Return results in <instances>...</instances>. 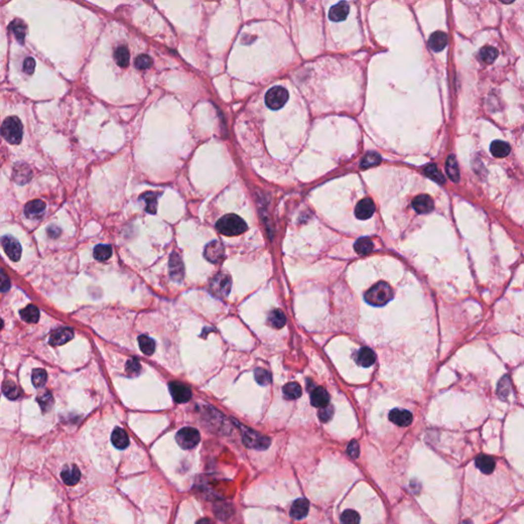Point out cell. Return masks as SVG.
<instances>
[{
  "label": "cell",
  "mask_w": 524,
  "mask_h": 524,
  "mask_svg": "<svg viewBox=\"0 0 524 524\" xmlns=\"http://www.w3.org/2000/svg\"><path fill=\"white\" fill-rule=\"evenodd\" d=\"M216 228L220 234L227 237H232L243 234L248 229V226H247L246 222L240 216L236 214H227L222 216L217 221Z\"/></svg>",
  "instance_id": "obj_1"
},
{
  "label": "cell",
  "mask_w": 524,
  "mask_h": 524,
  "mask_svg": "<svg viewBox=\"0 0 524 524\" xmlns=\"http://www.w3.org/2000/svg\"><path fill=\"white\" fill-rule=\"evenodd\" d=\"M393 290L385 282L374 285L365 294V300L373 306H384L393 298Z\"/></svg>",
  "instance_id": "obj_2"
},
{
  "label": "cell",
  "mask_w": 524,
  "mask_h": 524,
  "mask_svg": "<svg viewBox=\"0 0 524 524\" xmlns=\"http://www.w3.org/2000/svg\"><path fill=\"white\" fill-rule=\"evenodd\" d=\"M2 137L11 144H18L23 137V125L18 117H7L1 126Z\"/></svg>",
  "instance_id": "obj_3"
},
{
  "label": "cell",
  "mask_w": 524,
  "mask_h": 524,
  "mask_svg": "<svg viewBox=\"0 0 524 524\" xmlns=\"http://www.w3.org/2000/svg\"><path fill=\"white\" fill-rule=\"evenodd\" d=\"M238 425L242 430L243 442L246 446L259 449V450H264L268 448V446L270 445V439L267 437V436H264L258 432H255L254 430L247 428L244 425H240V424Z\"/></svg>",
  "instance_id": "obj_4"
},
{
  "label": "cell",
  "mask_w": 524,
  "mask_h": 524,
  "mask_svg": "<svg viewBox=\"0 0 524 524\" xmlns=\"http://www.w3.org/2000/svg\"><path fill=\"white\" fill-rule=\"evenodd\" d=\"M289 99L288 90L282 86H274L265 94V104L271 110L282 109Z\"/></svg>",
  "instance_id": "obj_5"
},
{
  "label": "cell",
  "mask_w": 524,
  "mask_h": 524,
  "mask_svg": "<svg viewBox=\"0 0 524 524\" xmlns=\"http://www.w3.org/2000/svg\"><path fill=\"white\" fill-rule=\"evenodd\" d=\"M201 436L197 429L193 427H184L180 429L176 435L175 440L177 444L183 449H192L200 442Z\"/></svg>",
  "instance_id": "obj_6"
},
{
  "label": "cell",
  "mask_w": 524,
  "mask_h": 524,
  "mask_svg": "<svg viewBox=\"0 0 524 524\" xmlns=\"http://www.w3.org/2000/svg\"><path fill=\"white\" fill-rule=\"evenodd\" d=\"M231 279L227 273L219 272L212 279L210 283L211 293L219 298H225L230 292Z\"/></svg>",
  "instance_id": "obj_7"
},
{
  "label": "cell",
  "mask_w": 524,
  "mask_h": 524,
  "mask_svg": "<svg viewBox=\"0 0 524 524\" xmlns=\"http://www.w3.org/2000/svg\"><path fill=\"white\" fill-rule=\"evenodd\" d=\"M169 390L173 399L178 403L187 402L192 397L191 388L183 383L173 381L169 384Z\"/></svg>",
  "instance_id": "obj_8"
},
{
  "label": "cell",
  "mask_w": 524,
  "mask_h": 524,
  "mask_svg": "<svg viewBox=\"0 0 524 524\" xmlns=\"http://www.w3.org/2000/svg\"><path fill=\"white\" fill-rule=\"evenodd\" d=\"M224 255V247L219 241H213L209 243L206 246L205 250H204V256L212 263H218V262L223 260Z\"/></svg>",
  "instance_id": "obj_9"
},
{
  "label": "cell",
  "mask_w": 524,
  "mask_h": 524,
  "mask_svg": "<svg viewBox=\"0 0 524 524\" xmlns=\"http://www.w3.org/2000/svg\"><path fill=\"white\" fill-rule=\"evenodd\" d=\"M2 248L12 261H19L22 255V246L18 240L11 236H4L1 239Z\"/></svg>",
  "instance_id": "obj_10"
},
{
  "label": "cell",
  "mask_w": 524,
  "mask_h": 524,
  "mask_svg": "<svg viewBox=\"0 0 524 524\" xmlns=\"http://www.w3.org/2000/svg\"><path fill=\"white\" fill-rule=\"evenodd\" d=\"M74 337V330L69 327H62L51 332L49 343L52 346H61L68 343Z\"/></svg>",
  "instance_id": "obj_11"
},
{
  "label": "cell",
  "mask_w": 524,
  "mask_h": 524,
  "mask_svg": "<svg viewBox=\"0 0 524 524\" xmlns=\"http://www.w3.org/2000/svg\"><path fill=\"white\" fill-rule=\"evenodd\" d=\"M169 271H170L171 279L173 281H176V282L182 281L183 275H184V267H183V263H182L180 256L175 252H173L170 255Z\"/></svg>",
  "instance_id": "obj_12"
},
{
  "label": "cell",
  "mask_w": 524,
  "mask_h": 524,
  "mask_svg": "<svg viewBox=\"0 0 524 524\" xmlns=\"http://www.w3.org/2000/svg\"><path fill=\"white\" fill-rule=\"evenodd\" d=\"M375 210H376V207H375L373 200H371L370 198H365L357 203V205L355 206V209H354V214L358 219L366 220L373 216V214L375 213Z\"/></svg>",
  "instance_id": "obj_13"
},
{
  "label": "cell",
  "mask_w": 524,
  "mask_h": 524,
  "mask_svg": "<svg viewBox=\"0 0 524 524\" xmlns=\"http://www.w3.org/2000/svg\"><path fill=\"white\" fill-rule=\"evenodd\" d=\"M388 417L393 424H395L400 427L409 426L413 421V415L411 412L406 411V410H400V409L392 410L389 413Z\"/></svg>",
  "instance_id": "obj_14"
},
{
  "label": "cell",
  "mask_w": 524,
  "mask_h": 524,
  "mask_svg": "<svg viewBox=\"0 0 524 524\" xmlns=\"http://www.w3.org/2000/svg\"><path fill=\"white\" fill-rule=\"evenodd\" d=\"M46 208L45 203L41 200H33L27 203L25 206L24 212L25 215L30 218V219H37V218L41 217V215L44 213Z\"/></svg>",
  "instance_id": "obj_15"
},
{
  "label": "cell",
  "mask_w": 524,
  "mask_h": 524,
  "mask_svg": "<svg viewBox=\"0 0 524 524\" xmlns=\"http://www.w3.org/2000/svg\"><path fill=\"white\" fill-rule=\"evenodd\" d=\"M413 208L420 214H427L434 209V203L428 195H420L413 200Z\"/></svg>",
  "instance_id": "obj_16"
},
{
  "label": "cell",
  "mask_w": 524,
  "mask_h": 524,
  "mask_svg": "<svg viewBox=\"0 0 524 524\" xmlns=\"http://www.w3.org/2000/svg\"><path fill=\"white\" fill-rule=\"evenodd\" d=\"M32 177V171L27 164H17L13 168L12 178L18 184H25Z\"/></svg>",
  "instance_id": "obj_17"
},
{
  "label": "cell",
  "mask_w": 524,
  "mask_h": 524,
  "mask_svg": "<svg viewBox=\"0 0 524 524\" xmlns=\"http://www.w3.org/2000/svg\"><path fill=\"white\" fill-rule=\"evenodd\" d=\"M310 401L313 406L319 407V409H323V407L329 405L330 395H329L328 391L323 387L314 388L313 391L311 392Z\"/></svg>",
  "instance_id": "obj_18"
},
{
  "label": "cell",
  "mask_w": 524,
  "mask_h": 524,
  "mask_svg": "<svg viewBox=\"0 0 524 524\" xmlns=\"http://www.w3.org/2000/svg\"><path fill=\"white\" fill-rule=\"evenodd\" d=\"M355 361L357 362V365L363 368H370L376 361V354L372 349L368 347H362L356 353Z\"/></svg>",
  "instance_id": "obj_19"
},
{
  "label": "cell",
  "mask_w": 524,
  "mask_h": 524,
  "mask_svg": "<svg viewBox=\"0 0 524 524\" xmlns=\"http://www.w3.org/2000/svg\"><path fill=\"white\" fill-rule=\"evenodd\" d=\"M309 511V503L307 500L305 499H298L296 500L291 507L290 515L292 516L294 519H303L306 517Z\"/></svg>",
  "instance_id": "obj_20"
},
{
  "label": "cell",
  "mask_w": 524,
  "mask_h": 524,
  "mask_svg": "<svg viewBox=\"0 0 524 524\" xmlns=\"http://www.w3.org/2000/svg\"><path fill=\"white\" fill-rule=\"evenodd\" d=\"M349 10H350V7H349L347 2H339L331 7L329 11V18L333 22L344 21L348 16Z\"/></svg>",
  "instance_id": "obj_21"
},
{
  "label": "cell",
  "mask_w": 524,
  "mask_h": 524,
  "mask_svg": "<svg viewBox=\"0 0 524 524\" xmlns=\"http://www.w3.org/2000/svg\"><path fill=\"white\" fill-rule=\"evenodd\" d=\"M63 481L67 485H75L81 478V472L77 466H68L61 473Z\"/></svg>",
  "instance_id": "obj_22"
},
{
  "label": "cell",
  "mask_w": 524,
  "mask_h": 524,
  "mask_svg": "<svg viewBox=\"0 0 524 524\" xmlns=\"http://www.w3.org/2000/svg\"><path fill=\"white\" fill-rule=\"evenodd\" d=\"M447 44V35L444 32L437 31L429 38V46L433 51H441Z\"/></svg>",
  "instance_id": "obj_23"
},
{
  "label": "cell",
  "mask_w": 524,
  "mask_h": 524,
  "mask_svg": "<svg viewBox=\"0 0 524 524\" xmlns=\"http://www.w3.org/2000/svg\"><path fill=\"white\" fill-rule=\"evenodd\" d=\"M476 467L484 474H490L496 467V462L493 458L486 455H479L475 460Z\"/></svg>",
  "instance_id": "obj_24"
},
{
  "label": "cell",
  "mask_w": 524,
  "mask_h": 524,
  "mask_svg": "<svg viewBox=\"0 0 524 524\" xmlns=\"http://www.w3.org/2000/svg\"><path fill=\"white\" fill-rule=\"evenodd\" d=\"M111 439L115 447H117L119 449H125L129 445V437H128L127 433L125 432L124 429L119 428V427L114 429Z\"/></svg>",
  "instance_id": "obj_25"
},
{
  "label": "cell",
  "mask_w": 524,
  "mask_h": 524,
  "mask_svg": "<svg viewBox=\"0 0 524 524\" xmlns=\"http://www.w3.org/2000/svg\"><path fill=\"white\" fill-rule=\"evenodd\" d=\"M20 314H21L23 321L29 324H36L39 321V317H40L39 309L33 304L28 305L27 307L22 309L20 311Z\"/></svg>",
  "instance_id": "obj_26"
},
{
  "label": "cell",
  "mask_w": 524,
  "mask_h": 524,
  "mask_svg": "<svg viewBox=\"0 0 524 524\" xmlns=\"http://www.w3.org/2000/svg\"><path fill=\"white\" fill-rule=\"evenodd\" d=\"M445 170H446L448 177L452 179L454 182H458L460 180V170H459V167H458L457 159H456V157L454 155L448 156V158L446 160Z\"/></svg>",
  "instance_id": "obj_27"
},
{
  "label": "cell",
  "mask_w": 524,
  "mask_h": 524,
  "mask_svg": "<svg viewBox=\"0 0 524 524\" xmlns=\"http://www.w3.org/2000/svg\"><path fill=\"white\" fill-rule=\"evenodd\" d=\"M490 152L496 158H505L510 154V145L502 140H494L490 144Z\"/></svg>",
  "instance_id": "obj_28"
},
{
  "label": "cell",
  "mask_w": 524,
  "mask_h": 524,
  "mask_svg": "<svg viewBox=\"0 0 524 524\" xmlns=\"http://www.w3.org/2000/svg\"><path fill=\"white\" fill-rule=\"evenodd\" d=\"M114 57L116 63L121 68H126L130 63V54L126 46L122 45L116 48L114 52Z\"/></svg>",
  "instance_id": "obj_29"
},
{
  "label": "cell",
  "mask_w": 524,
  "mask_h": 524,
  "mask_svg": "<svg viewBox=\"0 0 524 524\" xmlns=\"http://www.w3.org/2000/svg\"><path fill=\"white\" fill-rule=\"evenodd\" d=\"M286 315L280 309L272 310L268 315V323L272 328L281 329L286 325Z\"/></svg>",
  "instance_id": "obj_30"
},
{
  "label": "cell",
  "mask_w": 524,
  "mask_h": 524,
  "mask_svg": "<svg viewBox=\"0 0 524 524\" xmlns=\"http://www.w3.org/2000/svg\"><path fill=\"white\" fill-rule=\"evenodd\" d=\"M3 394L10 400L18 399L21 395L20 388L10 380H5L2 384Z\"/></svg>",
  "instance_id": "obj_31"
},
{
  "label": "cell",
  "mask_w": 524,
  "mask_h": 524,
  "mask_svg": "<svg viewBox=\"0 0 524 524\" xmlns=\"http://www.w3.org/2000/svg\"><path fill=\"white\" fill-rule=\"evenodd\" d=\"M283 393H284V396L287 399H297L302 394V389L299 384L295 382H291L284 386Z\"/></svg>",
  "instance_id": "obj_32"
},
{
  "label": "cell",
  "mask_w": 524,
  "mask_h": 524,
  "mask_svg": "<svg viewBox=\"0 0 524 524\" xmlns=\"http://www.w3.org/2000/svg\"><path fill=\"white\" fill-rule=\"evenodd\" d=\"M374 249V244L369 238H360L354 244V250L360 255H367Z\"/></svg>",
  "instance_id": "obj_33"
},
{
  "label": "cell",
  "mask_w": 524,
  "mask_h": 524,
  "mask_svg": "<svg viewBox=\"0 0 524 524\" xmlns=\"http://www.w3.org/2000/svg\"><path fill=\"white\" fill-rule=\"evenodd\" d=\"M137 340H138L139 348L142 351V353L147 354V355H152L155 352L156 344L152 338L145 336V335H141V336L138 337Z\"/></svg>",
  "instance_id": "obj_34"
},
{
  "label": "cell",
  "mask_w": 524,
  "mask_h": 524,
  "mask_svg": "<svg viewBox=\"0 0 524 524\" xmlns=\"http://www.w3.org/2000/svg\"><path fill=\"white\" fill-rule=\"evenodd\" d=\"M498 55H499L498 49L492 46H484L480 49V52H479L480 59H481V61L484 62L485 64H492L494 61L497 60Z\"/></svg>",
  "instance_id": "obj_35"
},
{
  "label": "cell",
  "mask_w": 524,
  "mask_h": 524,
  "mask_svg": "<svg viewBox=\"0 0 524 524\" xmlns=\"http://www.w3.org/2000/svg\"><path fill=\"white\" fill-rule=\"evenodd\" d=\"M112 256V247L110 245H97L93 250V257L98 261H106Z\"/></svg>",
  "instance_id": "obj_36"
},
{
  "label": "cell",
  "mask_w": 524,
  "mask_h": 524,
  "mask_svg": "<svg viewBox=\"0 0 524 524\" xmlns=\"http://www.w3.org/2000/svg\"><path fill=\"white\" fill-rule=\"evenodd\" d=\"M381 162V157L377 152H369L365 155L361 159L360 167L361 168H369L372 166H377Z\"/></svg>",
  "instance_id": "obj_37"
},
{
  "label": "cell",
  "mask_w": 524,
  "mask_h": 524,
  "mask_svg": "<svg viewBox=\"0 0 524 524\" xmlns=\"http://www.w3.org/2000/svg\"><path fill=\"white\" fill-rule=\"evenodd\" d=\"M32 383L36 388H42L47 381V374L43 369H34L32 372Z\"/></svg>",
  "instance_id": "obj_38"
},
{
  "label": "cell",
  "mask_w": 524,
  "mask_h": 524,
  "mask_svg": "<svg viewBox=\"0 0 524 524\" xmlns=\"http://www.w3.org/2000/svg\"><path fill=\"white\" fill-rule=\"evenodd\" d=\"M37 401H38V403H39V405L41 407L42 412L46 413L47 411H49L51 409V406L53 404V397H52L50 392L44 391L43 393H41V394L38 395Z\"/></svg>",
  "instance_id": "obj_39"
},
{
  "label": "cell",
  "mask_w": 524,
  "mask_h": 524,
  "mask_svg": "<svg viewBox=\"0 0 524 524\" xmlns=\"http://www.w3.org/2000/svg\"><path fill=\"white\" fill-rule=\"evenodd\" d=\"M424 173L426 174V175L431 178L432 180H434L435 182H437L439 184H442L444 183V177L441 174V172L438 170V168L436 167L435 164H430L428 165L425 169H424Z\"/></svg>",
  "instance_id": "obj_40"
},
{
  "label": "cell",
  "mask_w": 524,
  "mask_h": 524,
  "mask_svg": "<svg viewBox=\"0 0 524 524\" xmlns=\"http://www.w3.org/2000/svg\"><path fill=\"white\" fill-rule=\"evenodd\" d=\"M11 30H12L14 36H16L17 40L20 43H23V41H24V39L26 37V25L20 20H14L11 23Z\"/></svg>",
  "instance_id": "obj_41"
},
{
  "label": "cell",
  "mask_w": 524,
  "mask_h": 524,
  "mask_svg": "<svg viewBox=\"0 0 524 524\" xmlns=\"http://www.w3.org/2000/svg\"><path fill=\"white\" fill-rule=\"evenodd\" d=\"M254 377L256 382L261 386H266L271 382L270 374L262 368H257L254 372Z\"/></svg>",
  "instance_id": "obj_42"
},
{
  "label": "cell",
  "mask_w": 524,
  "mask_h": 524,
  "mask_svg": "<svg viewBox=\"0 0 524 524\" xmlns=\"http://www.w3.org/2000/svg\"><path fill=\"white\" fill-rule=\"evenodd\" d=\"M141 366L137 358H130L127 360L125 371L129 377H136L139 375Z\"/></svg>",
  "instance_id": "obj_43"
},
{
  "label": "cell",
  "mask_w": 524,
  "mask_h": 524,
  "mask_svg": "<svg viewBox=\"0 0 524 524\" xmlns=\"http://www.w3.org/2000/svg\"><path fill=\"white\" fill-rule=\"evenodd\" d=\"M511 391V381L508 376L503 377L498 385V394L501 398H505Z\"/></svg>",
  "instance_id": "obj_44"
},
{
  "label": "cell",
  "mask_w": 524,
  "mask_h": 524,
  "mask_svg": "<svg viewBox=\"0 0 524 524\" xmlns=\"http://www.w3.org/2000/svg\"><path fill=\"white\" fill-rule=\"evenodd\" d=\"M342 524H359L360 517L354 510H345L341 515Z\"/></svg>",
  "instance_id": "obj_45"
},
{
  "label": "cell",
  "mask_w": 524,
  "mask_h": 524,
  "mask_svg": "<svg viewBox=\"0 0 524 524\" xmlns=\"http://www.w3.org/2000/svg\"><path fill=\"white\" fill-rule=\"evenodd\" d=\"M142 200L145 201V203H147V212L151 213V214H155L157 212V197L155 194L153 193H148L145 194L144 196H142L141 198Z\"/></svg>",
  "instance_id": "obj_46"
},
{
  "label": "cell",
  "mask_w": 524,
  "mask_h": 524,
  "mask_svg": "<svg viewBox=\"0 0 524 524\" xmlns=\"http://www.w3.org/2000/svg\"><path fill=\"white\" fill-rule=\"evenodd\" d=\"M134 65L139 70H145V69H149V68L152 67L153 61H152V59L149 55L140 54L135 59Z\"/></svg>",
  "instance_id": "obj_47"
},
{
  "label": "cell",
  "mask_w": 524,
  "mask_h": 524,
  "mask_svg": "<svg viewBox=\"0 0 524 524\" xmlns=\"http://www.w3.org/2000/svg\"><path fill=\"white\" fill-rule=\"evenodd\" d=\"M333 413H334V410H333V406H331L330 404L323 407V409L319 410L318 412V418L319 420H321L322 422H324V423H326V422L330 421L331 418L333 417Z\"/></svg>",
  "instance_id": "obj_48"
},
{
  "label": "cell",
  "mask_w": 524,
  "mask_h": 524,
  "mask_svg": "<svg viewBox=\"0 0 524 524\" xmlns=\"http://www.w3.org/2000/svg\"><path fill=\"white\" fill-rule=\"evenodd\" d=\"M35 70V60L33 57H27L23 63V71L28 75H32Z\"/></svg>",
  "instance_id": "obj_49"
},
{
  "label": "cell",
  "mask_w": 524,
  "mask_h": 524,
  "mask_svg": "<svg viewBox=\"0 0 524 524\" xmlns=\"http://www.w3.org/2000/svg\"><path fill=\"white\" fill-rule=\"evenodd\" d=\"M347 454L352 459H357L359 456V445L357 441L352 440L347 446Z\"/></svg>",
  "instance_id": "obj_50"
},
{
  "label": "cell",
  "mask_w": 524,
  "mask_h": 524,
  "mask_svg": "<svg viewBox=\"0 0 524 524\" xmlns=\"http://www.w3.org/2000/svg\"><path fill=\"white\" fill-rule=\"evenodd\" d=\"M9 288H10L9 279L6 275V273L4 272V270H2L1 271V287H0V289H1V292H6V291L9 290Z\"/></svg>",
  "instance_id": "obj_51"
},
{
  "label": "cell",
  "mask_w": 524,
  "mask_h": 524,
  "mask_svg": "<svg viewBox=\"0 0 524 524\" xmlns=\"http://www.w3.org/2000/svg\"><path fill=\"white\" fill-rule=\"evenodd\" d=\"M47 234L50 238L52 239H55L59 237L61 235V229L55 226V225H50L48 228H47Z\"/></svg>",
  "instance_id": "obj_52"
},
{
  "label": "cell",
  "mask_w": 524,
  "mask_h": 524,
  "mask_svg": "<svg viewBox=\"0 0 524 524\" xmlns=\"http://www.w3.org/2000/svg\"><path fill=\"white\" fill-rule=\"evenodd\" d=\"M197 524H214L210 519L208 518H203L197 522Z\"/></svg>",
  "instance_id": "obj_53"
}]
</instances>
